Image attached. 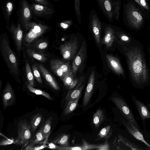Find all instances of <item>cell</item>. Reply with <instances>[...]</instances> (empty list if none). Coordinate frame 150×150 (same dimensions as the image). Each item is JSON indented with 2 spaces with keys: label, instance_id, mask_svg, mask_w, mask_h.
<instances>
[{
  "label": "cell",
  "instance_id": "obj_1",
  "mask_svg": "<svg viewBox=\"0 0 150 150\" xmlns=\"http://www.w3.org/2000/svg\"><path fill=\"white\" fill-rule=\"evenodd\" d=\"M123 48L133 80L138 85L145 83L149 78V73L141 49L130 46Z\"/></svg>",
  "mask_w": 150,
  "mask_h": 150
},
{
  "label": "cell",
  "instance_id": "obj_2",
  "mask_svg": "<svg viewBox=\"0 0 150 150\" xmlns=\"http://www.w3.org/2000/svg\"><path fill=\"white\" fill-rule=\"evenodd\" d=\"M1 50L3 57L10 71L14 74H18V69L17 58L6 38H3L1 40Z\"/></svg>",
  "mask_w": 150,
  "mask_h": 150
},
{
  "label": "cell",
  "instance_id": "obj_3",
  "mask_svg": "<svg viewBox=\"0 0 150 150\" xmlns=\"http://www.w3.org/2000/svg\"><path fill=\"white\" fill-rule=\"evenodd\" d=\"M31 128L25 120H20L18 125V135L14 144L26 147L32 139Z\"/></svg>",
  "mask_w": 150,
  "mask_h": 150
},
{
  "label": "cell",
  "instance_id": "obj_4",
  "mask_svg": "<svg viewBox=\"0 0 150 150\" xmlns=\"http://www.w3.org/2000/svg\"><path fill=\"white\" fill-rule=\"evenodd\" d=\"M78 47V41L75 36L71 37L70 40L62 44L59 49L64 59L70 60L75 56Z\"/></svg>",
  "mask_w": 150,
  "mask_h": 150
},
{
  "label": "cell",
  "instance_id": "obj_5",
  "mask_svg": "<svg viewBox=\"0 0 150 150\" xmlns=\"http://www.w3.org/2000/svg\"><path fill=\"white\" fill-rule=\"evenodd\" d=\"M112 101L121 111L127 120L132 123L139 129V126L132 111L125 102L122 98L118 97H112Z\"/></svg>",
  "mask_w": 150,
  "mask_h": 150
},
{
  "label": "cell",
  "instance_id": "obj_6",
  "mask_svg": "<svg viewBox=\"0 0 150 150\" xmlns=\"http://www.w3.org/2000/svg\"><path fill=\"white\" fill-rule=\"evenodd\" d=\"M48 27L40 23L30 22L29 25V31L25 37V41L30 43L46 32Z\"/></svg>",
  "mask_w": 150,
  "mask_h": 150
},
{
  "label": "cell",
  "instance_id": "obj_7",
  "mask_svg": "<svg viewBox=\"0 0 150 150\" xmlns=\"http://www.w3.org/2000/svg\"><path fill=\"white\" fill-rule=\"evenodd\" d=\"M89 20L96 42L100 46L101 23L97 14L93 10H92L90 14Z\"/></svg>",
  "mask_w": 150,
  "mask_h": 150
},
{
  "label": "cell",
  "instance_id": "obj_8",
  "mask_svg": "<svg viewBox=\"0 0 150 150\" xmlns=\"http://www.w3.org/2000/svg\"><path fill=\"white\" fill-rule=\"evenodd\" d=\"M86 41L83 42L79 52L73 59L71 68L72 74L74 76L86 58Z\"/></svg>",
  "mask_w": 150,
  "mask_h": 150
},
{
  "label": "cell",
  "instance_id": "obj_9",
  "mask_svg": "<svg viewBox=\"0 0 150 150\" xmlns=\"http://www.w3.org/2000/svg\"><path fill=\"white\" fill-rule=\"evenodd\" d=\"M30 7L33 13L40 17L47 18L52 16L55 12L53 9L38 4H32Z\"/></svg>",
  "mask_w": 150,
  "mask_h": 150
},
{
  "label": "cell",
  "instance_id": "obj_10",
  "mask_svg": "<svg viewBox=\"0 0 150 150\" xmlns=\"http://www.w3.org/2000/svg\"><path fill=\"white\" fill-rule=\"evenodd\" d=\"M15 99V93L13 88L9 83H8L4 89L2 95V100L4 109L11 106Z\"/></svg>",
  "mask_w": 150,
  "mask_h": 150
},
{
  "label": "cell",
  "instance_id": "obj_11",
  "mask_svg": "<svg viewBox=\"0 0 150 150\" xmlns=\"http://www.w3.org/2000/svg\"><path fill=\"white\" fill-rule=\"evenodd\" d=\"M31 11L27 0H22L21 4V14L22 24L25 29H29L31 18Z\"/></svg>",
  "mask_w": 150,
  "mask_h": 150
},
{
  "label": "cell",
  "instance_id": "obj_12",
  "mask_svg": "<svg viewBox=\"0 0 150 150\" xmlns=\"http://www.w3.org/2000/svg\"><path fill=\"white\" fill-rule=\"evenodd\" d=\"M95 80L94 71L92 70L87 85L83 99V106H86L89 103L93 93Z\"/></svg>",
  "mask_w": 150,
  "mask_h": 150
},
{
  "label": "cell",
  "instance_id": "obj_13",
  "mask_svg": "<svg viewBox=\"0 0 150 150\" xmlns=\"http://www.w3.org/2000/svg\"><path fill=\"white\" fill-rule=\"evenodd\" d=\"M17 50L19 51L22 49V42L23 37V31L21 25L18 24L17 26L12 25L10 28Z\"/></svg>",
  "mask_w": 150,
  "mask_h": 150
},
{
  "label": "cell",
  "instance_id": "obj_14",
  "mask_svg": "<svg viewBox=\"0 0 150 150\" xmlns=\"http://www.w3.org/2000/svg\"><path fill=\"white\" fill-rule=\"evenodd\" d=\"M128 132L137 140L142 142L150 149V144L144 139L142 134L132 123L128 121L123 122Z\"/></svg>",
  "mask_w": 150,
  "mask_h": 150
},
{
  "label": "cell",
  "instance_id": "obj_15",
  "mask_svg": "<svg viewBox=\"0 0 150 150\" xmlns=\"http://www.w3.org/2000/svg\"><path fill=\"white\" fill-rule=\"evenodd\" d=\"M100 9L107 18L111 22L113 19L112 0H96Z\"/></svg>",
  "mask_w": 150,
  "mask_h": 150
},
{
  "label": "cell",
  "instance_id": "obj_16",
  "mask_svg": "<svg viewBox=\"0 0 150 150\" xmlns=\"http://www.w3.org/2000/svg\"><path fill=\"white\" fill-rule=\"evenodd\" d=\"M132 99L145 127V120L147 119L150 120V112L146 106L140 101L136 98L135 96H133Z\"/></svg>",
  "mask_w": 150,
  "mask_h": 150
},
{
  "label": "cell",
  "instance_id": "obj_17",
  "mask_svg": "<svg viewBox=\"0 0 150 150\" xmlns=\"http://www.w3.org/2000/svg\"><path fill=\"white\" fill-rule=\"evenodd\" d=\"M38 67L48 84L54 90H59V85L54 78L44 66L40 64Z\"/></svg>",
  "mask_w": 150,
  "mask_h": 150
},
{
  "label": "cell",
  "instance_id": "obj_18",
  "mask_svg": "<svg viewBox=\"0 0 150 150\" xmlns=\"http://www.w3.org/2000/svg\"><path fill=\"white\" fill-rule=\"evenodd\" d=\"M106 58L110 67L117 74L123 75L124 70L119 59L116 57L110 54H107Z\"/></svg>",
  "mask_w": 150,
  "mask_h": 150
},
{
  "label": "cell",
  "instance_id": "obj_19",
  "mask_svg": "<svg viewBox=\"0 0 150 150\" xmlns=\"http://www.w3.org/2000/svg\"><path fill=\"white\" fill-rule=\"evenodd\" d=\"M127 15L129 23L134 28H139L142 21V18L141 14L135 10L127 11Z\"/></svg>",
  "mask_w": 150,
  "mask_h": 150
},
{
  "label": "cell",
  "instance_id": "obj_20",
  "mask_svg": "<svg viewBox=\"0 0 150 150\" xmlns=\"http://www.w3.org/2000/svg\"><path fill=\"white\" fill-rule=\"evenodd\" d=\"M115 38V32L113 29L110 26H106L105 28L102 43L105 45L108 49L112 45Z\"/></svg>",
  "mask_w": 150,
  "mask_h": 150
},
{
  "label": "cell",
  "instance_id": "obj_21",
  "mask_svg": "<svg viewBox=\"0 0 150 150\" xmlns=\"http://www.w3.org/2000/svg\"><path fill=\"white\" fill-rule=\"evenodd\" d=\"M102 144H89L84 139H83L82 144L80 146H59L57 150H82L93 149H96L100 148Z\"/></svg>",
  "mask_w": 150,
  "mask_h": 150
},
{
  "label": "cell",
  "instance_id": "obj_22",
  "mask_svg": "<svg viewBox=\"0 0 150 150\" xmlns=\"http://www.w3.org/2000/svg\"><path fill=\"white\" fill-rule=\"evenodd\" d=\"M84 86V85H81L78 88H75L73 90H70L69 91L65 98V107L70 101L81 96Z\"/></svg>",
  "mask_w": 150,
  "mask_h": 150
},
{
  "label": "cell",
  "instance_id": "obj_23",
  "mask_svg": "<svg viewBox=\"0 0 150 150\" xmlns=\"http://www.w3.org/2000/svg\"><path fill=\"white\" fill-rule=\"evenodd\" d=\"M70 135L66 133H61L52 140V142L58 144L62 146H69Z\"/></svg>",
  "mask_w": 150,
  "mask_h": 150
},
{
  "label": "cell",
  "instance_id": "obj_24",
  "mask_svg": "<svg viewBox=\"0 0 150 150\" xmlns=\"http://www.w3.org/2000/svg\"><path fill=\"white\" fill-rule=\"evenodd\" d=\"M67 76L72 73V68L69 62H65L58 59H51Z\"/></svg>",
  "mask_w": 150,
  "mask_h": 150
},
{
  "label": "cell",
  "instance_id": "obj_25",
  "mask_svg": "<svg viewBox=\"0 0 150 150\" xmlns=\"http://www.w3.org/2000/svg\"><path fill=\"white\" fill-rule=\"evenodd\" d=\"M62 81L66 88L67 89L70 90L73 89L77 85L79 80L72 73Z\"/></svg>",
  "mask_w": 150,
  "mask_h": 150
},
{
  "label": "cell",
  "instance_id": "obj_26",
  "mask_svg": "<svg viewBox=\"0 0 150 150\" xmlns=\"http://www.w3.org/2000/svg\"><path fill=\"white\" fill-rule=\"evenodd\" d=\"M105 119L103 112L99 109L94 114L92 119V123L96 128H98Z\"/></svg>",
  "mask_w": 150,
  "mask_h": 150
},
{
  "label": "cell",
  "instance_id": "obj_27",
  "mask_svg": "<svg viewBox=\"0 0 150 150\" xmlns=\"http://www.w3.org/2000/svg\"><path fill=\"white\" fill-rule=\"evenodd\" d=\"M43 127V125L41 127L33 137L32 138L28 145L41 144L44 142L43 141L44 140H45V138L42 132Z\"/></svg>",
  "mask_w": 150,
  "mask_h": 150
},
{
  "label": "cell",
  "instance_id": "obj_28",
  "mask_svg": "<svg viewBox=\"0 0 150 150\" xmlns=\"http://www.w3.org/2000/svg\"><path fill=\"white\" fill-rule=\"evenodd\" d=\"M52 118L51 117L48 118L43 125L42 132L45 139L44 142L47 143L51 132V126Z\"/></svg>",
  "mask_w": 150,
  "mask_h": 150
},
{
  "label": "cell",
  "instance_id": "obj_29",
  "mask_svg": "<svg viewBox=\"0 0 150 150\" xmlns=\"http://www.w3.org/2000/svg\"><path fill=\"white\" fill-rule=\"evenodd\" d=\"M80 96L70 101L64 108L63 113L64 115H68L72 112L78 105V102Z\"/></svg>",
  "mask_w": 150,
  "mask_h": 150
},
{
  "label": "cell",
  "instance_id": "obj_30",
  "mask_svg": "<svg viewBox=\"0 0 150 150\" xmlns=\"http://www.w3.org/2000/svg\"><path fill=\"white\" fill-rule=\"evenodd\" d=\"M42 117V115L39 113L32 116L30 122L32 131L34 132L35 131L40 123Z\"/></svg>",
  "mask_w": 150,
  "mask_h": 150
},
{
  "label": "cell",
  "instance_id": "obj_31",
  "mask_svg": "<svg viewBox=\"0 0 150 150\" xmlns=\"http://www.w3.org/2000/svg\"><path fill=\"white\" fill-rule=\"evenodd\" d=\"M112 131L110 125L102 128L99 132L98 136L100 139H108L110 137L112 134Z\"/></svg>",
  "mask_w": 150,
  "mask_h": 150
},
{
  "label": "cell",
  "instance_id": "obj_32",
  "mask_svg": "<svg viewBox=\"0 0 150 150\" xmlns=\"http://www.w3.org/2000/svg\"><path fill=\"white\" fill-rule=\"evenodd\" d=\"M27 52L28 55L33 58L41 62H44L47 60V57L44 54L38 53L31 49H28Z\"/></svg>",
  "mask_w": 150,
  "mask_h": 150
},
{
  "label": "cell",
  "instance_id": "obj_33",
  "mask_svg": "<svg viewBox=\"0 0 150 150\" xmlns=\"http://www.w3.org/2000/svg\"><path fill=\"white\" fill-rule=\"evenodd\" d=\"M50 64L51 70L53 72L62 80L67 76L63 71L51 60Z\"/></svg>",
  "mask_w": 150,
  "mask_h": 150
},
{
  "label": "cell",
  "instance_id": "obj_34",
  "mask_svg": "<svg viewBox=\"0 0 150 150\" xmlns=\"http://www.w3.org/2000/svg\"><path fill=\"white\" fill-rule=\"evenodd\" d=\"M25 71L28 83L32 86H35V83L34 76L29 64L27 61L25 64Z\"/></svg>",
  "mask_w": 150,
  "mask_h": 150
},
{
  "label": "cell",
  "instance_id": "obj_35",
  "mask_svg": "<svg viewBox=\"0 0 150 150\" xmlns=\"http://www.w3.org/2000/svg\"><path fill=\"white\" fill-rule=\"evenodd\" d=\"M119 140L125 144L126 146L130 147L132 150H146V149H143L139 147L134 143H133L119 134L118 135Z\"/></svg>",
  "mask_w": 150,
  "mask_h": 150
},
{
  "label": "cell",
  "instance_id": "obj_36",
  "mask_svg": "<svg viewBox=\"0 0 150 150\" xmlns=\"http://www.w3.org/2000/svg\"><path fill=\"white\" fill-rule=\"evenodd\" d=\"M26 86L30 92L36 95L43 96L49 100H52V98L48 93L40 89L35 88L28 83H26Z\"/></svg>",
  "mask_w": 150,
  "mask_h": 150
},
{
  "label": "cell",
  "instance_id": "obj_37",
  "mask_svg": "<svg viewBox=\"0 0 150 150\" xmlns=\"http://www.w3.org/2000/svg\"><path fill=\"white\" fill-rule=\"evenodd\" d=\"M112 11L113 19L117 20L118 19L120 3L117 0H114L112 1Z\"/></svg>",
  "mask_w": 150,
  "mask_h": 150
},
{
  "label": "cell",
  "instance_id": "obj_38",
  "mask_svg": "<svg viewBox=\"0 0 150 150\" xmlns=\"http://www.w3.org/2000/svg\"><path fill=\"white\" fill-rule=\"evenodd\" d=\"M80 0H74V7L76 17L79 23L81 22V13L80 11Z\"/></svg>",
  "mask_w": 150,
  "mask_h": 150
},
{
  "label": "cell",
  "instance_id": "obj_39",
  "mask_svg": "<svg viewBox=\"0 0 150 150\" xmlns=\"http://www.w3.org/2000/svg\"><path fill=\"white\" fill-rule=\"evenodd\" d=\"M46 142L44 141L42 144L41 143L40 145L35 146V145H27L24 149L25 150H40L45 148H47Z\"/></svg>",
  "mask_w": 150,
  "mask_h": 150
},
{
  "label": "cell",
  "instance_id": "obj_40",
  "mask_svg": "<svg viewBox=\"0 0 150 150\" xmlns=\"http://www.w3.org/2000/svg\"><path fill=\"white\" fill-rule=\"evenodd\" d=\"M32 69L34 76L37 81L40 83H42V81L35 63L32 65Z\"/></svg>",
  "mask_w": 150,
  "mask_h": 150
},
{
  "label": "cell",
  "instance_id": "obj_41",
  "mask_svg": "<svg viewBox=\"0 0 150 150\" xmlns=\"http://www.w3.org/2000/svg\"><path fill=\"white\" fill-rule=\"evenodd\" d=\"M15 140L13 137L10 138L6 137L0 140V146H6L13 144Z\"/></svg>",
  "mask_w": 150,
  "mask_h": 150
},
{
  "label": "cell",
  "instance_id": "obj_42",
  "mask_svg": "<svg viewBox=\"0 0 150 150\" xmlns=\"http://www.w3.org/2000/svg\"><path fill=\"white\" fill-rule=\"evenodd\" d=\"M72 23V20H68L61 22L59 24V25L62 29L65 30L69 28Z\"/></svg>",
  "mask_w": 150,
  "mask_h": 150
},
{
  "label": "cell",
  "instance_id": "obj_43",
  "mask_svg": "<svg viewBox=\"0 0 150 150\" xmlns=\"http://www.w3.org/2000/svg\"><path fill=\"white\" fill-rule=\"evenodd\" d=\"M13 8V5L10 2H8L6 5V12L7 16L9 17L11 15Z\"/></svg>",
  "mask_w": 150,
  "mask_h": 150
},
{
  "label": "cell",
  "instance_id": "obj_44",
  "mask_svg": "<svg viewBox=\"0 0 150 150\" xmlns=\"http://www.w3.org/2000/svg\"><path fill=\"white\" fill-rule=\"evenodd\" d=\"M117 34L122 41L126 42H130V38L127 35L118 32L117 33Z\"/></svg>",
  "mask_w": 150,
  "mask_h": 150
},
{
  "label": "cell",
  "instance_id": "obj_45",
  "mask_svg": "<svg viewBox=\"0 0 150 150\" xmlns=\"http://www.w3.org/2000/svg\"><path fill=\"white\" fill-rule=\"evenodd\" d=\"M48 46V43L46 42H42L37 45L36 47L37 48L40 50L45 49Z\"/></svg>",
  "mask_w": 150,
  "mask_h": 150
},
{
  "label": "cell",
  "instance_id": "obj_46",
  "mask_svg": "<svg viewBox=\"0 0 150 150\" xmlns=\"http://www.w3.org/2000/svg\"><path fill=\"white\" fill-rule=\"evenodd\" d=\"M135 1L140 5H141L146 9L148 10V8L145 0H135Z\"/></svg>",
  "mask_w": 150,
  "mask_h": 150
},
{
  "label": "cell",
  "instance_id": "obj_47",
  "mask_svg": "<svg viewBox=\"0 0 150 150\" xmlns=\"http://www.w3.org/2000/svg\"><path fill=\"white\" fill-rule=\"evenodd\" d=\"M48 144L47 145V148L52 149H57L58 146L56 145L55 144L52 142L46 143Z\"/></svg>",
  "mask_w": 150,
  "mask_h": 150
},
{
  "label": "cell",
  "instance_id": "obj_48",
  "mask_svg": "<svg viewBox=\"0 0 150 150\" xmlns=\"http://www.w3.org/2000/svg\"><path fill=\"white\" fill-rule=\"evenodd\" d=\"M109 145L107 142V140H106L105 143L104 144H102V146L97 149V150H109Z\"/></svg>",
  "mask_w": 150,
  "mask_h": 150
},
{
  "label": "cell",
  "instance_id": "obj_49",
  "mask_svg": "<svg viewBox=\"0 0 150 150\" xmlns=\"http://www.w3.org/2000/svg\"><path fill=\"white\" fill-rule=\"evenodd\" d=\"M38 4L47 6L48 3L47 0H35Z\"/></svg>",
  "mask_w": 150,
  "mask_h": 150
},
{
  "label": "cell",
  "instance_id": "obj_50",
  "mask_svg": "<svg viewBox=\"0 0 150 150\" xmlns=\"http://www.w3.org/2000/svg\"><path fill=\"white\" fill-rule=\"evenodd\" d=\"M1 81H0V89H1Z\"/></svg>",
  "mask_w": 150,
  "mask_h": 150
},
{
  "label": "cell",
  "instance_id": "obj_51",
  "mask_svg": "<svg viewBox=\"0 0 150 150\" xmlns=\"http://www.w3.org/2000/svg\"><path fill=\"white\" fill-rule=\"evenodd\" d=\"M149 55H150V47L149 48Z\"/></svg>",
  "mask_w": 150,
  "mask_h": 150
},
{
  "label": "cell",
  "instance_id": "obj_52",
  "mask_svg": "<svg viewBox=\"0 0 150 150\" xmlns=\"http://www.w3.org/2000/svg\"><path fill=\"white\" fill-rule=\"evenodd\" d=\"M149 108H150V103L149 104Z\"/></svg>",
  "mask_w": 150,
  "mask_h": 150
}]
</instances>
